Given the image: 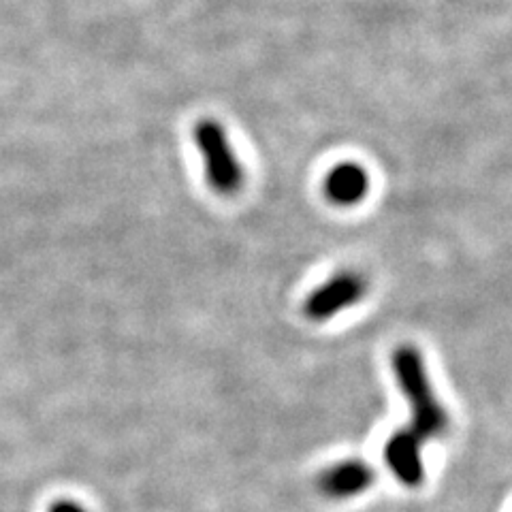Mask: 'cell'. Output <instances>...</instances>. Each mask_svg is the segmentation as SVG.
<instances>
[{
  "instance_id": "4",
  "label": "cell",
  "mask_w": 512,
  "mask_h": 512,
  "mask_svg": "<svg viewBox=\"0 0 512 512\" xmlns=\"http://www.w3.org/2000/svg\"><path fill=\"white\" fill-rule=\"evenodd\" d=\"M421 446L423 442L406 427L395 431L384 444V461L399 483L406 487H419L425 480Z\"/></svg>"
},
{
  "instance_id": "7",
  "label": "cell",
  "mask_w": 512,
  "mask_h": 512,
  "mask_svg": "<svg viewBox=\"0 0 512 512\" xmlns=\"http://www.w3.org/2000/svg\"><path fill=\"white\" fill-rule=\"evenodd\" d=\"M50 512H86L82 506H77L73 502H56Z\"/></svg>"
},
{
  "instance_id": "3",
  "label": "cell",
  "mask_w": 512,
  "mask_h": 512,
  "mask_svg": "<svg viewBox=\"0 0 512 512\" xmlns=\"http://www.w3.org/2000/svg\"><path fill=\"white\" fill-rule=\"evenodd\" d=\"M367 293V280L357 271H338L331 280L320 284L316 291L303 303V314L312 323H325V320L338 316L359 303Z\"/></svg>"
},
{
  "instance_id": "1",
  "label": "cell",
  "mask_w": 512,
  "mask_h": 512,
  "mask_svg": "<svg viewBox=\"0 0 512 512\" xmlns=\"http://www.w3.org/2000/svg\"><path fill=\"white\" fill-rule=\"evenodd\" d=\"M391 363L395 380L410 406V425L406 429L421 442L446 436L451 419L431 387L421 352L414 346H399L393 352Z\"/></svg>"
},
{
  "instance_id": "6",
  "label": "cell",
  "mask_w": 512,
  "mask_h": 512,
  "mask_svg": "<svg viewBox=\"0 0 512 512\" xmlns=\"http://www.w3.org/2000/svg\"><path fill=\"white\" fill-rule=\"evenodd\" d=\"M370 190V178L361 165L342 163L335 165L325 180V195L335 205H355L361 203Z\"/></svg>"
},
{
  "instance_id": "5",
  "label": "cell",
  "mask_w": 512,
  "mask_h": 512,
  "mask_svg": "<svg viewBox=\"0 0 512 512\" xmlns=\"http://www.w3.org/2000/svg\"><path fill=\"white\" fill-rule=\"evenodd\" d=\"M316 485L331 500H348L374 485V472L361 459H346L320 472Z\"/></svg>"
},
{
  "instance_id": "2",
  "label": "cell",
  "mask_w": 512,
  "mask_h": 512,
  "mask_svg": "<svg viewBox=\"0 0 512 512\" xmlns=\"http://www.w3.org/2000/svg\"><path fill=\"white\" fill-rule=\"evenodd\" d=\"M195 143L205 165L207 184L222 197H233L244 186V167L239 163L227 131L216 120H201L195 126Z\"/></svg>"
}]
</instances>
